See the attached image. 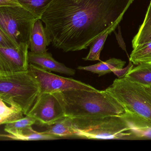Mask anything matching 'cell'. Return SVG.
Wrapping results in <instances>:
<instances>
[{"mask_svg":"<svg viewBox=\"0 0 151 151\" xmlns=\"http://www.w3.org/2000/svg\"><path fill=\"white\" fill-rule=\"evenodd\" d=\"M133 1L53 0L40 19L54 47L81 51L119 24Z\"/></svg>","mask_w":151,"mask_h":151,"instance_id":"cell-1","label":"cell"},{"mask_svg":"<svg viewBox=\"0 0 151 151\" xmlns=\"http://www.w3.org/2000/svg\"><path fill=\"white\" fill-rule=\"evenodd\" d=\"M60 93L65 116L73 120H90L121 116L124 107L106 91L76 90Z\"/></svg>","mask_w":151,"mask_h":151,"instance_id":"cell-2","label":"cell"},{"mask_svg":"<svg viewBox=\"0 0 151 151\" xmlns=\"http://www.w3.org/2000/svg\"><path fill=\"white\" fill-rule=\"evenodd\" d=\"M41 93L38 83L29 70L0 72V99L22 109L28 114Z\"/></svg>","mask_w":151,"mask_h":151,"instance_id":"cell-3","label":"cell"},{"mask_svg":"<svg viewBox=\"0 0 151 151\" xmlns=\"http://www.w3.org/2000/svg\"><path fill=\"white\" fill-rule=\"evenodd\" d=\"M125 110L151 123V88L126 78L115 79L106 89Z\"/></svg>","mask_w":151,"mask_h":151,"instance_id":"cell-4","label":"cell"},{"mask_svg":"<svg viewBox=\"0 0 151 151\" xmlns=\"http://www.w3.org/2000/svg\"><path fill=\"white\" fill-rule=\"evenodd\" d=\"M73 121L78 129L76 137H79L88 139L136 140L122 115Z\"/></svg>","mask_w":151,"mask_h":151,"instance_id":"cell-5","label":"cell"},{"mask_svg":"<svg viewBox=\"0 0 151 151\" xmlns=\"http://www.w3.org/2000/svg\"><path fill=\"white\" fill-rule=\"evenodd\" d=\"M39 19L21 6H0V29L17 45L28 44L35 21Z\"/></svg>","mask_w":151,"mask_h":151,"instance_id":"cell-6","label":"cell"},{"mask_svg":"<svg viewBox=\"0 0 151 151\" xmlns=\"http://www.w3.org/2000/svg\"><path fill=\"white\" fill-rule=\"evenodd\" d=\"M29 70L38 83L41 93L63 92L71 90H91L93 86L70 78L63 77L34 64L30 63Z\"/></svg>","mask_w":151,"mask_h":151,"instance_id":"cell-7","label":"cell"},{"mask_svg":"<svg viewBox=\"0 0 151 151\" xmlns=\"http://www.w3.org/2000/svg\"><path fill=\"white\" fill-rule=\"evenodd\" d=\"M26 116H31L42 125H51L65 116L60 93H41Z\"/></svg>","mask_w":151,"mask_h":151,"instance_id":"cell-8","label":"cell"},{"mask_svg":"<svg viewBox=\"0 0 151 151\" xmlns=\"http://www.w3.org/2000/svg\"><path fill=\"white\" fill-rule=\"evenodd\" d=\"M28 44L17 47H0V72H15L28 70L29 66Z\"/></svg>","mask_w":151,"mask_h":151,"instance_id":"cell-9","label":"cell"},{"mask_svg":"<svg viewBox=\"0 0 151 151\" xmlns=\"http://www.w3.org/2000/svg\"><path fill=\"white\" fill-rule=\"evenodd\" d=\"M29 63L37 65L50 72L53 71L70 76L76 74L75 70L55 60L52 54L47 52L40 53L29 52Z\"/></svg>","mask_w":151,"mask_h":151,"instance_id":"cell-10","label":"cell"},{"mask_svg":"<svg viewBox=\"0 0 151 151\" xmlns=\"http://www.w3.org/2000/svg\"><path fill=\"white\" fill-rule=\"evenodd\" d=\"M51 43L45 28L40 19L35 21L32 26L29 40V48L37 53L47 52V47Z\"/></svg>","mask_w":151,"mask_h":151,"instance_id":"cell-11","label":"cell"},{"mask_svg":"<svg viewBox=\"0 0 151 151\" xmlns=\"http://www.w3.org/2000/svg\"><path fill=\"white\" fill-rule=\"evenodd\" d=\"M122 115L137 139H151V123L136 114L125 110Z\"/></svg>","mask_w":151,"mask_h":151,"instance_id":"cell-12","label":"cell"},{"mask_svg":"<svg viewBox=\"0 0 151 151\" xmlns=\"http://www.w3.org/2000/svg\"><path fill=\"white\" fill-rule=\"evenodd\" d=\"M48 126L47 129L43 132L59 138L76 137L78 129L74 124L72 119L68 116H64Z\"/></svg>","mask_w":151,"mask_h":151,"instance_id":"cell-13","label":"cell"},{"mask_svg":"<svg viewBox=\"0 0 151 151\" xmlns=\"http://www.w3.org/2000/svg\"><path fill=\"white\" fill-rule=\"evenodd\" d=\"M125 63L124 61L113 58L91 66H78L77 69L98 74L99 76L100 77L113 72L116 69L123 68Z\"/></svg>","mask_w":151,"mask_h":151,"instance_id":"cell-14","label":"cell"},{"mask_svg":"<svg viewBox=\"0 0 151 151\" xmlns=\"http://www.w3.org/2000/svg\"><path fill=\"white\" fill-rule=\"evenodd\" d=\"M1 137L7 138L10 139L17 140H55L59 137L47 134L42 132H38L32 129V127H28L15 134H1Z\"/></svg>","mask_w":151,"mask_h":151,"instance_id":"cell-15","label":"cell"},{"mask_svg":"<svg viewBox=\"0 0 151 151\" xmlns=\"http://www.w3.org/2000/svg\"><path fill=\"white\" fill-rule=\"evenodd\" d=\"M124 77L146 86H151V64L140 63L133 67Z\"/></svg>","mask_w":151,"mask_h":151,"instance_id":"cell-16","label":"cell"},{"mask_svg":"<svg viewBox=\"0 0 151 151\" xmlns=\"http://www.w3.org/2000/svg\"><path fill=\"white\" fill-rule=\"evenodd\" d=\"M151 42V0L145 20L132 40L133 49Z\"/></svg>","mask_w":151,"mask_h":151,"instance_id":"cell-17","label":"cell"},{"mask_svg":"<svg viewBox=\"0 0 151 151\" xmlns=\"http://www.w3.org/2000/svg\"><path fill=\"white\" fill-rule=\"evenodd\" d=\"M24 114L21 108L15 105L9 106L0 99V124H4L15 122L23 118Z\"/></svg>","mask_w":151,"mask_h":151,"instance_id":"cell-18","label":"cell"},{"mask_svg":"<svg viewBox=\"0 0 151 151\" xmlns=\"http://www.w3.org/2000/svg\"><path fill=\"white\" fill-rule=\"evenodd\" d=\"M119 24H115L110 28L108 30L99 36L93 42L91 45L89 53L83 60L85 61H101L100 60L101 52L104 46L108 36L115 29Z\"/></svg>","mask_w":151,"mask_h":151,"instance_id":"cell-19","label":"cell"},{"mask_svg":"<svg viewBox=\"0 0 151 151\" xmlns=\"http://www.w3.org/2000/svg\"><path fill=\"white\" fill-rule=\"evenodd\" d=\"M22 6L40 19L53 0H18Z\"/></svg>","mask_w":151,"mask_h":151,"instance_id":"cell-20","label":"cell"},{"mask_svg":"<svg viewBox=\"0 0 151 151\" xmlns=\"http://www.w3.org/2000/svg\"><path fill=\"white\" fill-rule=\"evenodd\" d=\"M129 61L136 65L151 62V42L134 48L130 55Z\"/></svg>","mask_w":151,"mask_h":151,"instance_id":"cell-21","label":"cell"},{"mask_svg":"<svg viewBox=\"0 0 151 151\" xmlns=\"http://www.w3.org/2000/svg\"><path fill=\"white\" fill-rule=\"evenodd\" d=\"M37 122V120L31 116H26L22 119L6 124L4 130L9 134H15L30 127Z\"/></svg>","mask_w":151,"mask_h":151,"instance_id":"cell-22","label":"cell"},{"mask_svg":"<svg viewBox=\"0 0 151 151\" xmlns=\"http://www.w3.org/2000/svg\"><path fill=\"white\" fill-rule=\"evenodd\" d=\"M19 46L8 34L0 29V47L12 48Z\"/></svg>","mask_w":151,"mask_h":151,"instance_id":"cell-23","label":"cell"},{"mask_svg":"<svg viewBox=\"0 0 151 151\" xmlns=\"http://www.w3.org/2000/svg\"><path fill=\"white\" fill-rule=\"evenodd\" d=\"M132 68H133V63L130 61L129 64L126 68L116 69L113 71V73H114L116 76H117L118 78H123L125 76L126 74Z\"/></svg>","mask_w":151,"mask_h":151,"instance_id":"cell-24","label":"cell"},{"mask_svg":"<svg viewBox=\"0 0 151 151\" xmlns=\"http://www.w3.org/2000/svg\"><path fill=\"white\" fill-rule=\"evenodd\" d=\"M21 6L18 0H0V6Z\"/></svg>","mask_w":151,"mask_h":151,"instance_id":"cell-25","label":"cell"},{"mask_svg":"<svg viewBox=\"0 0 151 151\" xmlns=\"http://www.w3.org/2000/svg\"><path fill=\"white\" fill-rule=\"evenodd\" d=\"M147 63V64H151V61L149 62L146 63Z\"/></svg>","mask_w":151,"mask_h":151,"instance_id":"cell-26","label":"cell"},{"mask_svg":"<svg viewBox=\"0 0 151 151\" xmlns=\"http://www.w3.org/2000/svg\"><path fill=\"white\" fill-rule=\"evenodd\" d=\"M150 87H151V86H150Z\"/></svg>","mask_w":151,"mask_h":151,"instance_id":"cell-27","label":"cell"}]
</instances>
